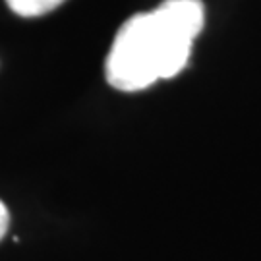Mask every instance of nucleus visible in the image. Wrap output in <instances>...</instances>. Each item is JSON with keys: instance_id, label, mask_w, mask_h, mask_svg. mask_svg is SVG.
<instances>
[{"instance_id": "nucleus-1", "label": "nucleus", "mask_w": 261, "mask_h": 261, "mask_svg": "<svg viewBox=\"0 0 261 261\" xmlns=\"http://www.w3.org/2000/svg\"><path fill=\"white\" fill-rule=\"evenodd\" d=\"M205 21L201 0H165L122 23L107 55V82L118 91H141L184 70Z\"/></svg>"}, {"instance_id": "nucleus-2", "label": "nucleus", "mask_w": 261, "mask_h": 261, "mask_svg": "<svg viewBox=\"0 0 261 261\" xmlns=\"http://www.w3.org/2000/svg\"><path fill=\"white\" fill-rule=\"evenodd\" d=\"M64 0H6L8 8L23 18H37L58 8Z\"/></svg>"}, {"instance_id": "nucleus-3", "label": "nucleus", "mask_w": 261, "mask_h": 261, "mask_svg": "<svg viewBox=\"0 0 261 261\" xmlns=\"http://www.w3.org/2000/svg\"><path fill=\"white\" fill-rule=\"evenodd\" d=\"M8 226H10V211L8 207L2 203V199H0V240L6 236Z\"/></svg>"}]
</instances>
